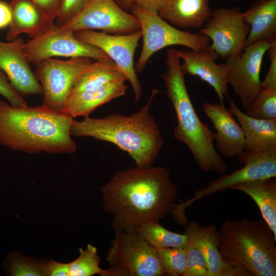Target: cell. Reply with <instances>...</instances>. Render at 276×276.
Returning <instances> with one entry per match:
<instances>
[{
	"mask_svg": "<svg viewBox=\"0 0 276 276\" xmlns=\"http://www.w3.org/2000/svg\"><path fill=\"white\" fill-rule=\"evenodd\" d=\"M242 17L250 27L245 46L276 40V0H255Z\"/></svg>",
	"mask_w": 276,
	"mask_h": 276,
	"instance_id": "obj_21",
	"label": "cell"
},
{
	"mask_svg": "<svg viewBox=\"0 0 276 276\" xmlns=\"http://www.w3.org/2000/svg\"><path fill=\"white\" fill-rule=\"evenodd\" d=\"M229 110L241 126L245 135V151L276 154V119L251 118L242 111L234 99H229Z\"/></svg>",
	"mask_w": 276,
	"mask_h": 276,
	"instance_id": "obj_19",
	"label": "cell"
},
{
	"mask_svg": "<svg viewBox=\"0 0 276 276\" xmlns=\"http://www.w3.org/2000/svg\"><path fill=\"white\" fill-rule=\"evenodd\" d=\"M39 9L42 15L50 25H53L56 19L59 0H29Z\"/></svg>",
	"mask_w": 276,
	"mask_h": 276,
	"instance_id": "obj_34",
	"label": "cell"
},
{
	"mask_svg": "<svg viewBox=\"0 0 276 276\" xmlns=\"http://www.w3.org/2000/svg\"><path fill=\"white\" fill-rule=\"evenodd\" d=\"M267 52L270 66L267 74L262 81V89H276V40L272 43Z\"/></svg>",
	"mask_w": 276,
	"mask_h": 276,
	"instance_id": "obj_33",
	"label": "cell"
},
{
	"mask_svg": "<svg viewBox=\"0 0 276 276\" xmlns=\"http://www.w3.org/2000/svg\"><path fill=\"white\" fill-rule=\"evenodd\" d=\"M44 276H69L68 263L48 261L44 268Z\"/></svg>",
	"mask_w": 276,
	"mask_h": 276,
	"instance_id": "obj_36",
	"label": "cell"
},
{
	"mask_svg": "<svg viewBox=\"0 0 276 276\" xmlns=\"http://www.w3.org/2000/svg\"><path fill=\"white\" fill-rule=\"evenodd\" d=\"M222 267L218 276H251L250 273L238 262L223 259Z\"/></svg>",
	"mask_w": 276,
	"mask_h": 276,
	"instance_id": "obj_35",
	"label": "cell"
},
{
	"mask_svg": "<svg viewBox=\"0 0 276 276\" xmlns=\"http://www.w3.org/2000/svg\"><path fill=\"white\" fill-rule=\"evenodd\" d=\"M0 95L6 98L9 103L13 106L21 107L28 105L26 101L14 89L6 75L1 69Z\"/></svg>",
	"mask_w": 276,
	"mask_h": 276,
	"instance_id": "obj_32",
	"label": "cell"
},
{
	"mask_svg": "<svg viewBox=\"0 0 276 276\" xmlns=\"http://www.w3.org/2000/svg\"><path fill=\"white\" fill-rule=\"evenodd\" d=\"M24 52L30 63L35 65L54 57H85L93 60L109 58L100 49L77 38L74 32L54 24L25 42Z\"/></svg>",
	"mask_w": 276,
	"mask_h": 276,
	"instance_id": "obj_8",
	"label": "cell"
},
{
	"mask_svg": "<svg viewBox=\"0 0 276 276\" xmlns=\"http://www.w3.org/2000/svg\"><path fill=\"white\" fill-rule=\"evenodd\" d=\"M93 60L85 57L67 60L50 58L37 64L34 73L42 88V105L63 112L65 102L75 81Z\"/></svg>",
	"mask_w": 276,
	"mask_h": 276,
	"instance_id": "obj_10",
	"label": "cell"
},
{
	"mask_svg": "<svg viewBox=\"0 0 276 276\" xmlns=\"http://www.w3.org/2000/svg\"><path fill=\"white\" fill-rule=\"evenodd\" d=\"M217 241L223 259L238 262L251 275H276V238L263 219L224 220Z\"/></svg>",
	"mask_w": 276,
	"mask_h": 276,
	"instance_id": "obj_5",
	"label": "cell"
},
{
	"mask_svg": "<svg viewBox=\"0 0 276 276\" xmlns=\"http://www.w3.org/2000/svg\"><path fill=\"white\" fill-rule=\"evenodd\" d=\"M79 40L94 45L104 52L116 64L130 83L135 102H139L142 86L134 69V56L142 38L141 30L127 34H109L93 30L74 32Z\"/></svg>",
	"mask_w": 276,
	"mask_h": 276,
	"instance_id": "obj_12",
	"label": "cell"
},
{
	"mask_svg": "<svg viewBox=\"0 0 276 276\" xmlns=\"http://www.w3.org/2000/svg\"><path fill=\"white\" fill-rule=\"evenodd\" d=\"M74 118L43 105L18 107L0 100V145L28 154H71Z\"/></svg>",
	"mask_w": 276,
	"mask_h": 276,
	"instance_id": "obj_2",
	"label": "cell"
},
{
	"mask_svg": "<svg viewBox=\"0 0 276 276\" xmlns=\"http://www.w3.org/2000/svg\"><path fill=\"white\" fill-rule=\"evenodd\" d=\"M166 55V70L160 76L177 118L173 136L186 145L201 169L224 173L227 165L214 147V132L201 122L195 110L176 49H169Z\"/></svg>",
	"mask_w": 276,
	"mask_h": 276,
	"instance_id": "obj_4",
	"label": "cell"
},
{
	"mask_svg": "<svg viewBox=\"0 0 276 276\" xmlns=\"http://www.w3.org/2000/svg\"><path fill=\"white\" fill-rule=\"evenodd\" d=\"M100 190L114 232L134 231L148 222H159L172 212L178 193L170 171L152 165L117 171Z\"/></svg>",
	"mask_w": 276,
	"mask_h": 276,
	"instance_id": "obj_1",
	"label": "cell"
},
{
	"mask_svg": "<svg viewBox=\"0 0 276 276\" xmlns=\"http://www.w3.org/2000/svg\"><path fill=\"white\" fill-rule=\"evenodd\" d=\"M100 258L97 247L90 244L85 249H79V256L68 263L69 276L102 275L103 269L99 266Z\"/></svg>",
	"mask_w": 276,
	"mask_h": 276,
	"instance_id": "obj_27",
	"label": "cell"
},
{
	"mask_svg": "<svg viewBox=\"0 0 276 276\" xmlns=\"http://www.w3.org/2000/svg\"><path fill=\"white\" fill-rule=\"evenodd\" d=\"M185 248L186 269L183 276H208L206 261L200 249L188 241Z\"/></svg>",
	"mask_w": 276,
	"mask_h": 276,
	"instance_id": "obj_30",
	"label": "cell"
},
{
	"mask_svg": "<svg viewBox=\"0 0 276 276\" xmlns=\"http://www.w3.org/2000/svg\"><path fill=\"white\" fill-rule=\"evenodd\" d=\"M21 37L8 42L0 40V69L20 95H41L42 88L31 68Z\"/></svg>",
	"mask_w": 276,
	"mask_h": 276,
	"instance_id": "obj_15",
	"label": "cell"
},
{
	"mask_svg": "<svg viewBox=\"0 0 276 276\" xmlns=\"http://www.w3.org/2000/svg\"><path fill=\"white\" fill-rule=\"evenodd\" d=\"M185 233L188 241L194 243L205 256L208 276H218L223 260L218 246V229L213 224L201 225L197 221L188 222Z\"/></svg>",
	"mask_w": 276,
	"mask_h": 276,
	"instance_id": "obj_24",
	"label": "cell"
},
{
	"mask_svg": "<svg viewBox=\"0 0 276 276\" xmlns=\"http://www.w3.org/2000/svg\"><path fill=\"white\" fill-rule=\"evenodd\" d=\"M156 251L165 274L170 276L184 275L186 269L185 246L157 249Z\"/></svg>",
	"mask_w": 276,
	"mask_h": 276,
	"instance_id": "obj_28",
	"label": "cell"
},
{
	"mask_svg": "<svg viewBox=\"0 0 276 276\" xmlns=\"http://www.w3.org/2000/svg\"><path fill=\"white\" fill-rule=\"evenodd\" d=\"M249 30L239 7H221L212 11L210 19L198 33L212 40L211 47L226 60L243 52Z\"/></svg>",
	"mask_w": 276,
	"mask_h": 276,
	"instance_id": "obj_13",
	"label": "cell"
},
{
	"mask_svg": "<svg viewBox=\"0 0 276 276\" xmlns=\"http://www.w3.org/2000/svg\"><path fill=\"white\" fill-rule=\"evenodd\" d=\"M117 4L126 11L129 10L134 3L133 0H115Z\"/></svg>",
	"mask_w": 276,
	"mask_h": 276,
	"instance_id": "obj_39",
	"label": "cell"
},
{
	"mask_svg": "<svg viewBox=\"0 0 276 276\" xmlns=\"http://www.w3.org/2000/svg\"><path fill=\"white\" fill-rule=\"evenodd\" d=\"M272 42L263 41L245 46L240 55L226 60L228 83L245 110L262 90L260 73L263 58Z\"/></svg>",
	"mask_w": 276,
	"mask_h": 276,
	"instance_id": "obj_14",
	"label": "cell"
},
{
	"mask_svg": "<svg viewBox=\"0 0 276 276\" xmlns=\"http://www.w3.org/2000/svg\"><path fill=\"white\" fill-rule=\"evenodd\" d=\"M12 19L6 34L8 41L25 33L32 38L52 25L49 24L39 9L29 0H11Z\"/></svg>",
	"mask_w": 276,
	"mask_h": 276,
	"instance_id": "obj_22",
	"label": "cell"
},
{
	"mask_svg": "<svg viewBox=\"0 0 276 276\" xmlns=\"http://www.w3.org/2000/svg\"><path fill=\"white\" fill-rule=\"evenodd\" d=\"M12 19V11L9 4L0 1V29L9 26Z\"/></svg>",
	"mask_w": 276,
	"mask_h": 276,
	"instance_id": "obj_37",
	"label": "cell"
},
{
	"mask_svg": "<svg viewBox=\"0 0 276 276\" xmlns=\"http://www.w3.org/2000/svg\"><path fill=\"white\" fill-rule=\"evenodd\" d=\"M158 93L159 90L153 89L147 103L129 116L113 113L102 118L88 116L80 121L74 120L71 134L112 143L126 152L136 166H151L164 144L158 126L150 111L152 100Z\"/></svg>",
	"mask_w": 276,
	"mask_h": 276,
	"instance_id": "obj_3",
	"label": "cell"
},
{
	"mask_svg": "<svg viewBox=\"0 0 276 276\" xmlns=\"http://www.w3.org/2000/svg\"><path fill=\"white\" fill-rule=\"evenodd\" d=\"M212 11L209 0H164L157 13L176 27L197 29L208 21Z\"/></svg>",
	"mask_w": 276,
	"mask_h": 276,
	"instance_id": "obj_20",
	"label": "cell"
},
{
	"mask_svg": "<svg viewBox=\"0 0 276 276\" xmlns=\"http://www.w3.org/2000/svg\"><path fill=\"white\" fill-rule=\"evenodd\" d=\"M176 51L183 61L181 68L185 74L197 76L212 86L220 103H223L224 98L229 99L227 67L225 63L215 62L220 57L210 45L200 51L191 49Z\"/></svg>",
	"mask_w": 276,
	"mask_h": 276,
	"instance_id": "obj_16",
	"label": "cell"
},
{
	"mask_svg": "<svg viewBox=\"0 0 276 276\" xmlns=\"http://www.w3.org/2000/svg\"><path fill=\"white\" fill-rule=\"evenodd\" d=\"M239 161L244 165L240 169L225 174L222 173L216 179L212 180L205 188L195 190L194 197L179 204H175L172 211L178 219L184 220L187 217L186 209L204 197L220 191L231 189L233 186L244 182L275 177L276 154L253 153L244 150L239 156Z\"/></svg>",
	"mask_w": 276,
	"mask_h": 276,
	"instance_id": "obj_9",
	"label": "cell"
},
{
	"mask_svg": "<svg viewBox=\"0 0 276 276\" xmlns=\"http://www.w3.org/2000/svg\"><path fill=\"white\" fill-rule=\"evenodd\" d=\"M202 107L216 130L214 141L219 153L226 157L238 156L244 150L245 135L231 111L220 103L205 102Z\"/></svg>",
	"mask_w": 276,
	"mask_h": 276,
	"instance_id": "obj_17",
	"label": "cell"
},
{
	"mask_svg": "<svg viewBox=\"0 0 276 276\" xmlns=\"http://www.w3.org/2000/svg\"><path fill=\"white\" fill-rule=\"evenodd\" d=\"M164 0H133L134 3L147 11L157 13Z\"/></svg>",
	"mask_w": 276,
	"mask_h": 276,
	"instance_id": "obj_38",
	"label": "cell"
},
{
	"mask_svg": "<svg viewBox=\"0 0 276 276\" xmlns=\"http://www.w3.org/2000/svg\"><path fill=\"white\" fill-rule=\"evenodd\" d=\"M135 231L156 249L183 247L187 244L186 234L171 232L162 226L159 222H148L139 227Z\"/></svg>",
	"mask_w": 276,
	"mask_h": 276,
	"instance_id": "obj_25",
	"label": "cell"
},
{
	"mask_svg": "<svg viewBox=\"0 0 276 276\" xmlns=\"http://www.w3.org/2000/svg\"><path fill=\"white\" fill-rule=\"evenodd\" d=\"M89 0H59L56 19L61 25L77 15Z\"/></svg>",
	"mask_w": 276,
	"mask_h": 276,
	"instance_id": "obj_31",
	"label": "cell"
},
{
	"mask_svg": "<svg viewBox=\"0 0 276 276\" xmlns=\"http://www.w3.org/2000/svg\"><path fill=\"white\" fill-rule=\"evenodd\" d=\"M129 10L139 21L143 38L140 56L134 65L136 73L143 72L150 58L166 47L180 45L200 51L209 45L211 40L206 36L179 30L162 19L157 13L144 10L135 3Z\"/></svg>",
	"mask_w": 276,
	"mask_h": 276,
	"instance_id": "obj_7",
	"label": "cell"
},
{
	"mask_svg": "<svg viewBox=\"0 0 276 276\" xmlns=\"http://www.w3.org/2000/svg\"><path fill=\"white\" fill-rule=\"evenodd\" d=\"M245 113L256 119H276V89H262Z\"/></svg>",
	"mask_w": 276,
	"mask_h": 276,
	"instance_id": "obj_29",
	"label": "cell"
},
{
	"mask_svg": "<svg viewBox=\"0 0 276 276\" xmlns=\"http://www.w3.org/2000/svg\"><path fill=\"white\" fill-rule=\"evenodd\" d=\"M47 262L13 252L8 255L3 266L8 275L44 276Z\"/></svg>",
	"mask_w": 276,
	"mask_h": 276,
	"instance_id": "obj_26",
	"label": "cell"
},
{
	"mask_svg": "<svg viewBox=\"0 0 276 276\" xmlns=\"http://www.w3.org/2000/svg\"><path fill=\"white\" fill-rule=\"evenodd\" d=\"M110 267L102 276H160L165 275L156 255L136 231L114 232L106 256Z\"/></svg>",
	"mask_w": 276,
	"mask_h": 276,
	"instance_id": "obj_6",
	"label": "cell"
},
{
	"mask_svg": "<svg viewBox=\"0 0 276 276\" xmlns=\"http://www.w3.org/2000/svg\"><path fill=\"white\" fill-rule=\"evenodd\" d=\"M75 32L101 30L117 34H127L141 30L139 21L121 7L115 0H89L75 16L59 25Z\"/></svg>",
	"mask_w": 276,
	"mask_h": 276,
	"instance_id": "obj_11",
	"label": "cell"
},
{
	"mask_svg": "<svg viewBox=\"0 0 276 276\" xmlns=\"http://www.w3.org/2000/svg\"><path fill=\"white\" fill-rule=\"evenodd\" d=\"M126 81L96 85L69 94L63 112L73 118L89 116L96 108L126 94Z\"/></svg>",
	"mask_w": 276,
	"mask_h": 276,
	"instance_id": "obj_18",
	"label": "cell"
},
{
	"mask_svg": "<svg viewBox=\"0 0 276 276\" xmlns=\"http://www.w3.org/2000/svg\"><path fill=\"white\" fill-rule=\"evenodd\" d=\"M231 189L243 192L258 205L263 219L276 238V178L248 181L233 186Z\"/></svg>",
	"mask_w": 276,
	"mask_h": 276,
	"instance_id": "obj_23",
	"label": "cell"
}]
</instances>
